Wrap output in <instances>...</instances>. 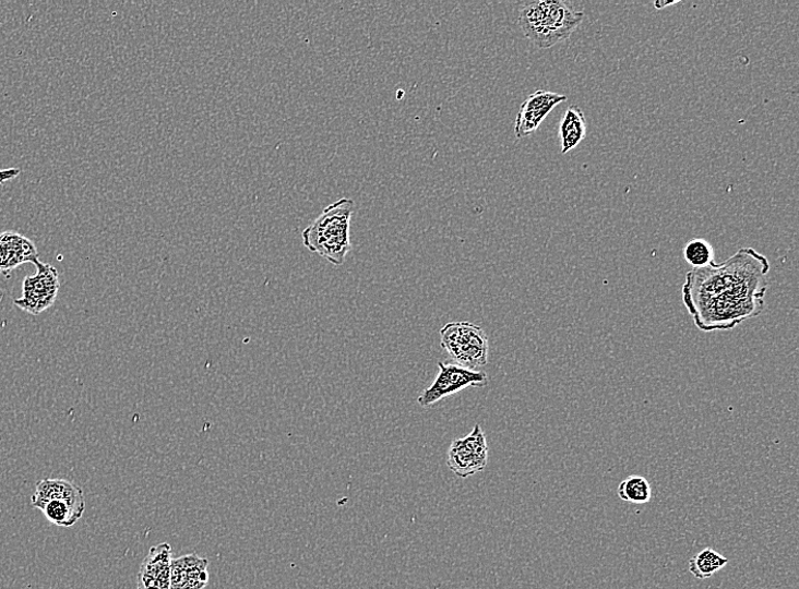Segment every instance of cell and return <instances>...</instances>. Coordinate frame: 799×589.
<instances>
[{
  "instance_id": "obj_1",
  "label": "cell",
  "mask_w": 799,
  "mask_h": 589,
  "mask_svg": "<svg viewBox=\"0 0 799 589\" xmlns=\"http://www.w3.org/2000/svg\"><path fill=\"white\" fill-rule=\"evenodd\" d=\"M770 268L766 256L746 248L722 264L691 271L681 287V298L697 329L731 330L761 315Z\"/></svg>"
},
{
  "instance_id": "obj_8",
  "label": "cell",
  "mask_w": 799,
  "mask_h": 589,
  "mask_svg": "<svg viewBox=\"0 0 799 589\" xmlns=\"http://www.w3.org/2000/svg\"><path fill=\"white\" fill-rule=\"evenodd\" d=\"M567 97L560 94L537 91L522 105L515 122V134L518 139L526 137L538 130L549 113Z\"/></svg>"
},
{
  "instance_id": "obj_12",
  "label": "cell",
  "mask_w": 799,
  "mask_h": 589,
  "mask_svg": "<svg viewBox=\"0 0 799 589\" xmlns=\"http://www.w3.org/2000/svg\"><path fill=\"white\" fill-rule=\"evenodd\" d=\"M53 500L64 501V503L81 512L85 510L83 490L71 481L46 479L37 484L32 498L35 508L41 509L49 501Z\"/></svg>"
},
{
  "instance_id": "obj_14",
  "label": "cell",
  "mask_w": 799,
  "mask_h": 589,
  "mask_svg": "<svg viewBox=\"0 0 799 589\" xmlns=\"http://www.w3.org/2000/svg\"><path fill=\"white\" fill-rule=\"evenodd\" d=\"M729 560L716 550L706 548L690 560V572L699 580H705L719 573Z\"/></svg>"
},
{
  "instance_id": "obj_7",
  "label": "cell",
  "mask_w": 799,
  "mask_h": 589,
  "mask_svg": "<svg viewBox=\"0 0 799 589\" xmlns=\"http://www.w3.org/2000/svg\"><path fill=\"white\" fill-rule=\"evenodd\" d=\"M489 446L487 435L480 425H476L464 438L454 440L448 452L446 464L453 473L468 479L487 467Z\"/></svg>"
},
{
  "instance_id": "obj_13",
  "label": "cell",
  "mask_w": 799,
  "mask_h": 589,
  "mask_svg": "<svg viewBox=\"0 0 799 589\" xmlns=\"http://www.w3.org/2000/svg\"><path fill=\"white\" fill-rule=\"evenodd\" d=\"M587 124L584 111L579 106H570L562 116L559 128L561 154L572 152L586 137Z\"/></svg>"
},
{
  "instance_id": "obj_6",
  "label": "cell",
  "mask_w": 799,
  "mask_h": 589,
  "mask_svg": "<svg viewBox=\"0 0 799 589\" xmlns=\"http://www.w3.org/2000/svg\"><path fill=\"white\" fill-rule=\"evenodd\" d=\"M34 264L37 274L24 278L22 298L15 300L14 304L24 312L39 315L55 303L61 284L59 273L51 264L39 259Z\"/></svg>"
},
{
  "instance_id": "obj_4",
  "label": "cell",
  "mask_w": 799,
  "mask_h": 589,
  "mask_svg": "<svg viewBox=\"0 0 799 589\" xmlns=\"http://www.w3.org/2000/svg\"><path fill=\"white\" fill-rule=\"evenodd\" d=\"M441 346L464 368L476 370L488 364L489 339L484 330L470 322H451L441 332Z\"/></svg>"
},
{
  "instance_id": "obj_18",
  "label": "cell",
  "mask_w": 799,
  "mask_h": 589,
  "mask_svg": "<svg viewBox=\"0 0 799 589\" xmlns=\"http://www.w3.org/2000/svg\"><path fill=\"white\" fill-rule=\"evenodd\" d=\"M20 172L19 168L0 169V185L15 180Z\"/></svg>"
},
{
  "instance_id": "obj_3",
  "label": "cell",
  "mask_w": 799,
  "mask_h": 589,
  "mask_svg": "<svg viewBox=\"0 0 799 589\" xmlns=\"http://www.w3.org/2000/svg\"><path fill=\"white\" fill-rule=\"evenodd\" d=\"M583 20V12L574 11L559 0H538L524 7L520 14L525 36L544 49L567 40Z\"/></svg>"
},
{
  "instance_id": "obj_11",
  "label": "cell",
  "mask_w": 799,
  "mask_h": 589,
  "mask_svg": "<svg viewBox=\"0 0 799 589\" xmlns=\"http://www.w3.org/2000/svg\"><path fill=\"white\" fill-rule=\"evenodd\" d=\"M38 250L32 240L15 231L0 233V274H9L25 262L35 263Z\"/></svg>"
},
{
  "instance_id": "obj_5",
  "label": "cell",
  "mask_w": 799,
  "mask_h": 589,
  "mask_svg": "<svg viewBox=\"0 0 799 589\" xmlns=\"http://www.w3.org/2000/svg\"><path fill=\"white\" fill-rule=\"evenodd\" d=\"M439 369L440 372L433 385L424 390L418 397V402L424 408L468 388L487 387L489 383V377L484 372L470 370L456 363L441 362Z\"/></svg>"
},
{
  "instance_id": "obj_2",
  "label": "cell",
  "mask_w": 799,
  "mask_h": 589,
  "mask_svg": "<svg viewBox=\"0 0 799 589\" xmlns=\"http://www.w3.org/2000/svg\"><path fill=\"white\" fill-rule=\"evenodd\" d=\"M355 202L344 197L330 204L323 214L302 231L303 245L334 265L345 263L351 251L350 223Z\"/></svg>"
},
{
  "instance_id": "obj_15",
  "label": "cell",
  "mask_w": 799,
  "mask_h": 589,
  "mask_svg": "<svg viewBox=\"0 0 799 589\" xmlns=\"http://www.w3.org/2000/svg\"><path fill=\"white\" fill-rule=\"evenodd\" d=\"M618 495L624 503L645 505L652 498V488L645 478L632 476L620 483Z\"/></svg>"
},
{
  "instance_id": "obj_17",
  "label": "cell",
  "mask_w": 799,
  "mask_h": 589,
  "mask_svg": "<svg viewBox=\"0 0 799 589\" xmlns=\"http://www.w3.org/2000/svg\"><path fill=\"white\" fill-rule=\"evenodd\" d=\"M683 255L694 269L705 268L707 265L716 263L715 250H713L707 241L702 239H695L689 242L684 247Z\"/></svg>"
},
{
  "instance_id": "obj_9",
  "label": "cell",
  "mask_w": 799,
  "mask_h": 589,
  "mask_svg": "<svg viewBox=\"0 0 799 589\" xmlns=\"http://www.w3.org/2000/svg\"><path fill=\"white\" fill-rule=\"evenodd\" d=\"M172 548L168 543L152 546L142 562L136 589H170Z\"/></svg>"
},
{
  "instance_id": "obj_10",
  "label": "cell",
  "mask_w": 799,
  "mask_h": 589,
  "mask_svg": "<svg viewBox=\"0 0 799 589\" xmlns=\"http://www.w3.org/2000/svg\"><path fill=\"white\" fill-rule=\"evenodd\" d=\"M208 560L195 553L172 558L170 589H204L210 582Z\"/></svg>"
},
{
  "instance_id": "obj_16",
  "label": "cell",
  "mask_w": 799,
  "mask_h": 589,
  "mask_svg": "<svg viewBox=\"0 0 799 589\" xmlns=\"http://www.w3.org/2000/svg\"><path fill=\"white\" fill-rule=\"evenodd\" d=\"M40 510L50 522L63 527L75 525L84 514V512L70 506L64 501L57 500L49 501Z\"/></svg>"
}]
</instances>
